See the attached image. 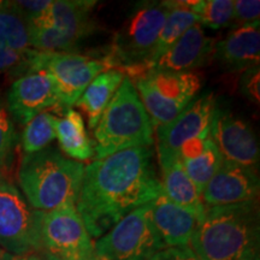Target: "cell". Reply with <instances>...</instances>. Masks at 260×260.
<instances>
[{
  "instance_id": "cell-29",
  "label": "cell",
  "mask_w": 260,
  "mask_h": 260,
  "mask_svg": "<svg viewBox=\"0 0 260 260\" xmlns=\"http://www.w3.org/2000/svg\"><path fill=\"white\" fill-rule=\"evenodd\" d=\"M260 2L259 0H236L233 8L234 27L251 24L259 22Z\"/></svg>"
},
{
  "instance_id": "cell-26",
  "label": "cell",
  "mask_w": 260,
  "mask_h": 260,
  "mask_svg": "<svg viewBox=\"0 0 260 260\" xmlns=\"http://www.w3.org/2000/svg\"><path fill=\"white\" fill-rule=\"evenodd\" d=\"M0 47L17 51L30 50L28 22L11 6L0 11Z\"/></svg>"
},
{
  "instance_id": "cell-21",
  "label": "cell",
  "mask_w": 260,
  "mask_h": 260,
  "mask_svg": "<svg viewBox=\"0 0 260 260\" xmlns=\"http://www.w3.org/2000/svg\"><path fill=\"white\" fill-rule=\"evenodd\" d=\"M124 76V73L118 69L103 71L88 84L82 95L75 104L86 112L90 129H95L104 111L115 95L116 90L121 86Z\"/></svg>"
},
{
  "instance_id": "cell-18",
  "label": "cell",
  "mask_w": 260,
  "mask_h": 260,
  "mask_svg": "<svg viewBox=\"0 0 260 260\" xmlns=\"http://www.w3.org/2000/svg\"><path fill=\"white\" fill-rule=\"evenodd\" d=\"M213 58L230 70H248L259 67V22L234 27L222 41L214 46Z\"/></svg>"
},
{
  "instance_id": "cell-5",
  "label": "cell",
  "mask_w": 260,
  "mask_h": 260,
  "mask_svg": "<svg viewBox=\"0 0 260 260\" xmlns=\"http://www.w3.org/2000/svg\"><path fill=\"white\" fill-rule=\"evenodd\" d=\"M90 0H53L29 19V42L32 50L46 53H73L81 41L95 29Z\"/></svg>"
},
{
  "instance_id": "cell-8",
  "label": "cell",
  "mask_w": 260,
  "mask_h": 260,
  "mask_svg": "<svg viewBox=\"0 0 260 260\" xmlns=\"http://www.w3.org/2000/svg\"><path fill=\"white\" fill-rule=\"evenodd\" d=\"M39 253L50 260H98L94 243L75 207L35 211Z\"/></svg>"
},
{
  "instance_id": "cell-24",
  "label": "cell",
  "mask_w": 260,
  "mask_h": 260,
  "mask_svg": "<svg viewBox=\"0 0 260 260\" xmlns=\"http://www.w3.org/2000/svg\"><path fill=\"white\" fill-rule=\"evenodd\" d=\"M201 27L220 29L233 23V0H186Z\"/></svg>"
},
{
  "instance_id": "cell-4",
  "label": "cell",
  "mask_w": 260,
  "mask_h": 260,
  "mask_svg": "<svg viewBox=\"0 0 260 260\" xmlns=\"http://www.w3.org/2000/svg\"><path fill=\"white\" fill-rule=\"evenodd\" d=\"M153 132L134 83L124 76L94 129L95 160L128 148L149 147L154 141Z\"/></svg>"
},
{
  "instance_id": "cell-16",
  "label": "cell",
  "mask_w": 260,
  "mask_h": 260,
  "mask_svg": "<svg viewBox=\"0 0 260 260\" xmlns=\"http://www.w3.org/2000/svg\"><path fill=\"white\" fill-rule=\"evenodd\" d=\"M216 41L205 34L199 23L188 29L169 50L158 58L151 69L168 73H194L213 58Z\"/></svg>"
},
{
  "instance_id": "cell-2",
  "label": "cell",
  "mask_w": 260,
  "mask_h": 260,
  "mask_svg": "<svg viewBox=\"0 0 260 260\" xmlns=\"http://www.w3.org/2000/svg\"><path fill=\"white\" fill-rule=\"evenodd\" d=\"M189 243L199 260H259L258 201L206 207Z\"/></svg>"
},
{
  "instance_id": "cell-3",
  "label": "cell",
  "mask_w": 260,
  "mask_h": 260,
  "mask_svg": "<svg viewBox=\"0 0 260 260\" xmlns=\"http://www.w3.org/2000/svg\"><path fill=\"white\" fill-rule=\"evenodd\" d=\"M82 162L54 148L25 154L18 171L22 190L35 211L76 207L82 187Z\"/></svg>"
},
{
  "instance_id": "cell-36",
  "label": "cell",
  "mask_w": 260,
  "mask_h": 260,
  "mask_svg": "<svg viewBox=\"0 0 260 260\" xmlns=\"http://www.w3.org/2000/svg\"><path fill=\"white\" fill-rule=\"evenodd\" d=\"M0 178H2V175H0ZM0 181H2V180H0Z\"/></svg>"
},
{
  "instance_id": "cell-14",
  "label": "cell",
  "mask_w": 260,
  "mask_h": 260,
  "mask_svg": "<svg viewBox=\"0 0 260 260\" xmlns=\"http://www.w3.org/2000/svg\"><path fill=\"white\" fill-rule=\"evenodd\" d=\"M259 195L256 169L223 160L201 193L205 206H224L255 201Z\"/></svg>"
},
{
  "instance_id": "cell-12",
  "label": "cell",
  "mask_w": 260,
  "mask_h": 260,
  "mask_svg": "<svg viewBox=\"0 0 260 260\" xmlns=\"http://www.w3.org/2000/svg\"><path fill=\"white\" fill-rule=\"evenodd\" d=\"M217 107L212 93L195 98L168 124L157 126L158 158L176 157L182 146L210 136L211 122Z\"/></svg>"
},
{
  "instance_id": "cell-35",
  "label": "cell",
  "mask_w": 260,
  "mask_h": 260,
  "mask_svg": "<svg viewBox=\"0 0 260 260\" xmlns=\"http://www.w3.org/2000/svg\"><path fill=\"white\" fill-rule=\"evenodd\" d=\"M32 260H50L47 258H45L44 255H38V254H32Z\"/></svg>"
},
{
  "instance_id": "cell-34",
  "label": "cell",
  "mask_w": 260,
  "mask_h": 260,
  "mask_svg": "<svg viewBox=\"0 0 260 260\" xmlns=\"http://www.w3.org/2000/svg\"><path fill=\"white\" fill-rule=\"evenodd\" d=\"M11 6V2H4V0H0V11L2 10H6Z\"/></svg>"
},
{
  "instance_id": "cell-20",
  "label": "cell",
  "mask_w": 260,
  "mask_h": 260,
  "mask_svg": "<svg viewBox=\"0 0 260 260\" xmlns=\"http://www.w3.org/2000/svg\"><path fill=\"white\" fill-rule=\"evenodd\" d=\"M178 158L200 193H203L204 188L219 170L224 160L210 136L184 144L178 152Z\"/></svg>"
},
{
  "instance_id": "cell-9",
  "label": "cell",
  "mask_w": 260,
  "mask_h": 260,
  "mask_svg": "<svg viewBox=\"0 0 260 260\" xmlns=\"http://www.w3.org/2000/svg\"><path fill=\"white\" fill-rule=\"evenodd\" d=\"M113 69L106 53L103 57L77 53L38 52L30 70L45 71L53 83L61 109H71L88 84L103 71Z\"/></svg>"
},
{
  "instance_id": "cell-15",
  "label": "cell",
  "mask_w": 260,
  "mask_h": 260,
  "mask_svg": "<svg viewBox=\"0 0 260 260\" xmlns=\"http://www.w3.org/2000/svg\"><path fill=\"white\" fill-rule=\"evenodd\" d=\"M8 104L12 116L23 125L46 109L60 106L50 76L42 70H30L15 80Z\"/></svg>"
},
{
  "instance_id": "cell-17",
  "label": "cell",
  "mask_w": 260,
  "mask_h": 260,
  "mask_svg": "<svg viewBox=\"0 0 260 260\" xmlns=\"http://www.w3.org/2000/svg\"><path fill=\"white\" fill-rule=\"evenodd\" d=\"M151 223L161 249L188 246L200 220L164 195L149 203Z\"/></svg>"
},
{
  "instance_id": "cell-31",
  "label": "cell",
  "mask_w": 260,
  "mask_h": 260,
  "mask_svg": "<svg viewBox=\"0 0 260 260\" xmlns=\"http://www.w3.org/2000/svg\"><path fill=\"white\" fill-rule=\"evenodd\" d=\"M52 0H31V2H12V6L18 14L29 19L37 17L51 5Z\"/></svg>"
},
{
  "instance_id": "cell-19",
  "label": "cell",
  "mask_w": 260,
  "mask_h": 260,
  "mask_svg": "<svg viewBox=\"0 0 260 260\" xmlns=\"http://www.w3.org/2000/svg\"><path fill=\"white\" fill-rule=\"evenodd\" d=\"M159 164L161 169L162 195L182 209L189 211L201 222L206 206L201 199V193L182 167L178 155L159 157Z\"/></svg>"
},
{
  "instance_id": "cell-22",
  "label": "cell",
  "mask_w": 260,
  "mask_h": 260,
  "mask_svg": "<svg viewBox=\"0 0 260 260\" xmlns=\"http://www.w3.org/2000/svg\"><path fill=\"white\" fill-rule=\"evenodd\" d=\"M56 139L61 151L74 160H88L94 157V144L84 128L82 116L73 109L64 111L63 118H56Z\"/></svg>"
},
{
  "instance_id": "cell-33",
  "label": "cell",
  "mask_w": 260,
  "mask_h": 260,
  "mask_svg": "<svg viewBox=\"0 0 260 260\" xmlns=\"http://www.w3.org/2000/svg\"><path fill=\"white\" fill-rule=\"evenodd\" d=\"M0 260H32L31 255H17L0 248Z\"/></svg>"
},
{
  "instance_id": "cell-1",
  "label": "cell",
  "mask_w": 260,
  "mask_h": 260,
  "mask_svg": "<svg viewBox=\"0 0 260 260\" xmlns=\"http://www.w3.org/2000/svg\"><path fill=\"white\" fill-rule=\"evenodd\" d=\"M162 195L149 147L128 148L84 168L77 213L99 239L123 217Z\"/></svg>"
},
{
  "instance_id": "cell-10",
  "label": "cell",
  "mask_w": 260,
  "mask_h": 260,
  "mask_svg": "<svg viewBox=\"0 0 260 260\" xmlns=\"http://www.w3.org/2000/svg\"><path fill=\"white\" fill-rule=\"evenodd\" d=\"M161 251L151 223L149 204L119 220L94 243L98 260H149Z\"/></svg>"
},
{
  "instance_id": "cell-7",
  "label": "cell",
  "mask_w": 260,
  "mask_h": 260,
  "mask_svg": "<svg viewBox=\"0 0 260 260\" xmlns=\"http://www.w3.org/2000/svg\"><path fill=\"white\" fill-rule=\"evenodd\" d=\"M153 126L177 117L197 98L203 79L195 73H168L148 69L129 77Z\"/></svg>"
},
{
  "instance_id": "cell-23",
  "label": "cell",
  "mask_w": 260,
  "mask_h": 260,
  "mask_svg": "<svg viewBox=\"0 0 260 260\" xmlns=\"http://www.w3.org/2000/svg\"><path fill=\"white\" fill-rule=\"evenodd\" d=\"M169 5H170V11L165 19L160 34H159L153 54L149 60L148 69H151L158 58L162 53H165L191 25L198 23L197 17L187 8L186 0L184 2H169Z\"/></svg>"
},
{
  "instance_id": "cell-30",
  "label": "cell",
  "mask_w": 260,
  "mask_h": 260,
  "mask_svg": "<svg viewBox=\"0 0 260 260\" xmlns=\"http://www.w3.org/2000/svg\"><path fill=\"white\" fill-rule=\"evenodd\" d=\"M241 90L247 98L254 103L260 100V74L259 67L246 70L241 80Z\"/></svg>"
},
{
  "instance_id": "cell-28",
  "label": "cell",
  "mask_w": 260,
  "mask_h": 260,
  "mask_svg": "<svg viewBox=\"0 0 260 260\" xmlns=\"http://www.w3.org/2000/svg\"><path fill=\"white\" fill-rule=\"evenodd\" d=\"M15 146V128L11 116L0 103V168L6 165Z\"/></svg>"
},
{
  "instance_id": "cell-27",
  "label": "cell",
  "mask_w": 260,
  "mask_h": 260,
  "mask_svg": "<svg viewBox=\"0 0 260 260\" xmlns=\"http://www.w3.org/2000/svg\"><path fill=\"white\" fill-rule=\"evenodd\" d=\"M37 51H17L8 47H0V74L14 73L22 76L30 71L31 61Z\"/></svg>"
},
{
  "instance_id": "cell-32",
  "label": "cell",
  "mask_w": 260,
  "mask_h": 260,
  "mask_svg": "<svg viewBox=\"0 0 260 260\" xmlns=\"http://www.w3.org/2000/svg\"><path fill=\"white\" fill-rule=\"evenodd\" d=\"M149 260H199L190 247H170L155 253Z\"/></svg>"
},
{
  "instance_id": "cell-25",
  "label": "cell",
  "mask_w": 260,
  "mask_h": 260,
  "mask_svg": "<svg viewBox=\"0 0 260 260\" xmlns=\"http://www.w3.org/2000/svg\"><path fill=\"white\" fill-rule=\"evenodd\" d=\"M57 117L44 111L31 118L24 125L22 133V148L25 154H32L47 148V146L56 139L54 123Z\"/></svg>"
},
{
  "instance_id": "cell-6",
  "label": "cell",
  "mask_w": 260,
  "mask_h": 260,
  "mask_svg": "<svg viewBox=\"0 0 260 260\" xmlns=\"http://www.w3.org/2000/svg\"><path fill=\"white\" fill-rule=\"evenodd\" d=\"M169 2L140 3L117 32L106 56L113 69L128 71L129 76L148 69L155 44L165 23Z\"/></svg>"
},
{
  "instance_id": "cell-13",
  "label": "cell",
  "mask_w": 260,
  "mask_h": 260,
  "mask_svg": "<svg viewBox=\"0 0 260 260\" xmlns=\"http://www.w3.org/2000/svg\"><path fill=\"white\" fill-rule=\"evenodd\" d=\"M210 139L224 160L253 169L258 168V140L251 125L240 117L216 107L211 122Z\"/></svg>"
},
{
  "instance_id": "cell-11",
  "label": "cell",
  "mask_w": 260,
  "mask_h": 260,
  "mask_svg": "<svg viewBox=\"0 0 260 260\" xmlns=\"http://www.w3.org/2000/svg\"><path fill=\"white\" fill-rule=\"evenodd\" d=\"M0 248L17 255H31L40 249L35 211L5 181H0Z\"/></svg>"
}]
</instances>
